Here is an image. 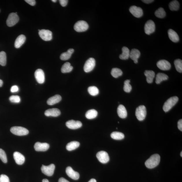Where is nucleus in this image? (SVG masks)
<instances>
[{
    "instance_id": "1",
    "label": "nucleus",
    "mask_w": 182,
    "mask_h": 182,
    "mask_svg": "<svg viewBox=\"0 0 182 182\" xmlns=\"http://www.w3.org/2000/svg\"><path fill=\"white\" fill-rule=\"evenodd\" d=\"M160 161V156L158 154L151 155L149 159L145 161V165L149 169H153L159 165Z\"/></svg>"
},
{
    "instance_id": "2",
    "label": "nucleus",
    "mask_w": 182,
    "mask_h": 182,
    "mask_svg": "<svg viewBox=\"0 0 182 182\" xmlns=\"http://www.w3.org/2000/svg\"><path fill=\"white\" fill-rule=\"evenodd\" d=\"M179 101V98L177 96L171 97L166 101L164 103L163 109L165 112H168L172 107L174 106Z\"/></svg>"
},
{
    "instance_id": "3",
    "label": "nucleus",
    "mask_w": 182,
    "mask_h": 182,
    "mask_svg": "<svg viewBox=\"0 0 182 182\" xmlns=\"http://www.w3.org/2000/svg\"><path fill=\"white\" fill-rule=\"evenodd\" d=\"M135 116L139 121H143L145 119L146 115V109L144 105L138 107L135 110Z\"/></svg>"
},
{
    "instance_id": "4",
    "label": "nucleus",
    "mask_w": 182,
    "mask_h": 182,
    "mask_svg": "<svg viewBox=\"0 0 182 182\" xmlns=\"http://www.w3.org/2000/svg\"><path fill=\"white\" fill-rule=\"evenodd\" d=\"M10 131L13 134L19 136L26 135L29 133L27 129L21 127H11Z\"/></svg>"
},
{
    "instance_id": "5",
    "label": "nucleus",
    "mask_w": 182,
    "mask_h": 182,
    "mask_svg": "<svg viewBox=\"0 0 182 182\" xmlns=\"http://www.w3.org/2000/svg\"><path fill=\"white\" fill-rule=\"evenodd\" d=\"M89 26L88 23L84 21H79L77 22L74 26V29L78 32H82L86 31Z\"/></svg>"
},
{
    "instance_id": "6",
    "label": "nucleus",
    "mask_w": 182,
    "mask_h": 182,
    "mask_svg": "<svg viewBox=\"0 0 182 182\" xmlns=\"http://www.w3.org/2000/svg\"><path fill=\"white\" fill-rule=\"evenodd\" d=\"M38 34L40 38L44 41H50L52 38V33L48 30H38Z\"/></svg>"
},
{
    "instance_id": "7",
    "label": "nucleus",
    "mask_w": 182,
    "mask_h": 182,
    "mask_svg": "<svg viewBox=\"0 0 182 182\" xmlns=\"http://www.w3.org/2000/svg\"><path fill=\"white\" fill-rule=\"evenodd\" d=\"M19 20L17 14L12 13L9 14L7 20V24L9 27H12L17 24Z\"/></svg>"
},
{
    "instance_id": "8",
    "label": "nucleus",
    "mask_w": 182,
    "mask_h": 182,
    "mask_svg": "<svg viewBox=\"0 0 182 182\" xmlns=\"http://www.w3.org/2000/svg\"><path fill=\"white\" fill-rule=\"evenodd\" d=\"M155 29V24L152 20H149L146 23L144 26V30L146 34L148 35L153 33Z\"/></svg>"
},
{
    "instance_id": "9",
    "label": "nucleus",
    "mask_w": 182,
    "mask_h": 182,
    "mask_svg": "<svg viewBox=\"0 0 182 182\" xmlns=\"http://www.w3.org/2000/svg\"><path fill=\"white\" fill-rule=\"evenodd\" d=\"M55 166L53 164H51L48 166L42 165L41 167V171L44 174L50 177L53 174Z\"/></svg>"
},
{
    "instance_id": "10",
    "label": "nucleus",
    "mask_w": 182,
    "mask_h": 182,
    "mask_svg": "<svg viewBox=\"0 0 182 182\" xmlns=\"http://www.w3.org/2000/svg\"><path fill=\"white\" fill-rule=\"evenodd\" d=\"M96 65V61L94 59L90 58L87 60L84 64V70L86 73L90 72L94 69Z\"/></svg>"
},
{
    "instance_id": "11",
    "label": "nucleus",
    "mask_w": 182,
    "mask_h": 182,
    "mask_svg": "<svg viewBox=\"0 0 182 182\" xmlns=\"http://www.w3.org/2000/svg\"><path fill=\"white\" fill-rule=\"evenodd\" d=\"M96 157L98 160L103 164H106L108 162L110 158L108 153L106 151H101L97 153Z\"/></svg>"
},
{
    "instance_id": "12",
    "label": "nucleus",
    "mask_w": 182,
    "mask_h": 182,
    "mask_svg": "<svg viewBox=\"0 0 182 182\" xmlns=\"http://www.w3.org/2000/svg\"><path fill=\"white\" fill-rule=\"evenodd\" d=\"M129 11L134 17L139 18L143 15V11L140 7H137L136 6H131L129 9Z\"/></svg>"
},
{
    "instance_id": "13",
    "label": "nucleus",
    "mask_w": 182,
    "mask_h": 182,
    "mask_svg": "<svg viewBox=\"0 0 182 182\" xmlns=\"http://www.w3.org/2000/svg\"><path fill=\"white\" fill-rule=\"evenodd\" d=\"M34 76L36 81L39 83H43L45 81V76L43 70L41 69H38L34 73Z\"/></svg>"
},
{
    "instance_id": "14",
    "label": "nucleus",
    "mask_w": 182,
    "mask_h": 182,
    "mask_svg": "<svg viewBox=\"0 0 182 182\" xmlns=\"http://www.w3.org/2000/svg\"><path fill=\"white\" fill-rule=\"evenodd\" d=\"M157 65L158 68L163 70H169L171 68L170 63L165 60L159 61L157 63Z\"/></svg>"
},
{
    "instance_id": "15",
    "label": "nucleus",
    "mask_w": 182,
    "mask_h": 182,
    "mask_svg": "<svg viewBox=\"0 0 182 182\" xmlns=\"http://www.w3.org/2000/svg\"><path fill=\"white\" fill-rule=\"evenodd\" d=\"M82 123L79 121L73 120H68L66 123V125L68 128L75 129L80 128L82 126Z\"/></svg>"
},
{
    "instance_id": "16",
    "label": "nucleus",
    "mask_w": 182,
    "mask_h": 182,
    "mask_svg": "<svg viewBox=\"0 0 182 182\" xmlns=\"http://www.w3.org/2000/svg\"><path fill=\"white\" fill-rule=\"evenodd\" d=\"M49 145L46 143L36 142L34 145V148L36 151H45L49 148Z\"/></svg>"
},
{
    "instance_id": "17",
    "label": "nucleus",
    "mask_w": 182,
    "mask_h": 182,
    "mask_svg": "<svg viewBox=\"0 0 182 182\" xmlns=\"http://www.w3.org/2000/svg\"><path fill=\"white\" fill-rule=\"evenodd\" d=\"M66 173L69 177L74 180H78L80 177L79 174L75 171L70 167H68L66 169Z\"/></svg>"
},
{
    "instance_id": "18",
    "label": "nucleus",
    "mask_w": 182,
    "mask_h": 182,
    "mask_svg": "<svg viewBox=\"0 0 182 182\" xmlns=\"http://www.w3.org/2000/svg\"><path fill=\"white\" fill-rule=\"evenodd\" d=\"M140 52L136 49L131 50L129 54V57L133 60L135 64L138 63V59L140 56Z\"/></svg>"
},
{
    "instance_id": "19",
    "label": "nucleus",
    "mask_w": 182,
    "mask_h": 182,
    "mask_svg": "<svg viewBox=\"0 0 182 182\" xmlns=\"http://www.w3.org/2000/svg\"><path fill=\"white\" fill-rule=\"evenodd\" d=\"M14 159L18 165L23 164L25 161V158L24 155L18 152H15L13 154Z\"/></svg>"
},
{
    "instance_id": "20",
    "label": "nucleus",
    "mask_w": 182,
    "mask_h": 182,
    "mask_svg": "<svg viewBox=\"0 0 182 182\" xmlns=\"http://www.w3.org/2000/svg\"><path fill=\"white\" fill-rule=\"evenodd\" d=\"M61 114L60 111L58 109L52 108L48 109L44 112V115L47 116L56 117L59 116Z\"/></svg>"
},
{
    "instance_id": "21",
    "label": "nucleus",
    "mask_w": 182,
    "mask_h": 182,
    "mask_svg": "<svg viewBox=\"0 0 182 182\" xmlns=\"http://www.w3.org/2000/svg\"><path fill=\"white\" fill-rule=\"evenodd\" d=\"M118 116L121 118H126L127 116V112L125 107L122 105H119L117 110Z\"/></svg>"
},
{
    "instance_id": "22",
    "label": "nucleus",
    "mask_w": 182,
    "mask_h": 182,
    "mask_svg": "<svg viewBox=\"0 0 182 182\" xmlns=\"http://www.w3.org/2000/svg\"><path fill=\"white\" fill-rule=\"evenodd\" d=\"M169 37L172 41L177 42L179 41V38L178 34L175 31L172 29H170L168 31Z\"/></svg>"
},
{
    "instance_id": "23",
    "label": "nucleus",
    "mask_w": 182,
    "mask_h": 182,
    "mask_svg": "<svg viewBox=\"0 0 182 182\" xmlns=\"http://www.w3.org/2000/svg\"><path fill=\"white\" fill-rule=\"evenodd\" d=\"M62 100V97L60 95H55L48 99L47 104L49 105H53L60 102Z\"/></svg>"
},
{
    "instance_id": "24",
    "label": "nucleus",
    "mask_w": 182,
    "mask_h": 182,
    "mask_svg": "<svg viewBox=\"0 0 182 182\" xmlns=\"http://www.w3.org/2000/svg\"><path fill=\"white\" fill-rule=\"evenodd\" d=\"M26 40L25 36L21 34L18 36L15 42V47L16 48H19L25 42Z\"/></svg>"
},
{
    "instance_id": "25",
    "label": "nucleus",
    "mask_w": 182,
    "mask_h": 182,
    "mask_svg": "<svg viewBox=\"0 0 182 182\" xmlns=\"http://www.w3.org/2000/svg\"><path fill=\"white\" fill-rule=\"evenodd\" d=\"M144 75L146 77L147 82L148 83H151L153 81L155 78V74L153 70H146L144 72Z\"/></svg>"
},
{
    "instance_id": "26",
    "label": "nucleus",
    "mask_w": 182,
    "mask_h": 182,
    "mask_svg": "<svg viewBox=\"0 0 182 182\" xmlns=\"http://www.w3.org/2000/svg\"><path fill=\"white\" fill-rule=\"evenodd\" d=\"M74 51V50L73 49H70L67 51L63 53L60 55V59L62 60H66L69 59Z\"/></svg>"
},
{
    "instance_id": "27",
    "label": "nucleus",
    "mask_w": 182,
    "mask_h": 182,
    "mask_svg": "<svg viewBox=\"0 0 182 182\" xmlns=\"http://www.w3.org/2000/svg\"><path fill=\"white\" fill-rule=\"evenodd\" d=\"M122 53L119 55V58L122 60H127L129 57L130 51L126 47H123L122 49Z\"/></svg>"
},
{
    "instance_id": "28",
    "label": "nucleus",
    "mask_w": 182,
    "mask_h": 182,
    "mask_svg": "<svg viewBox=\"0 0 182 182\" xmlns=\"http://www.w3.org/2000/svg\"><path fill=\"white\" fill-rule=\"evenodd\" d=\"M168 79V76L167 75L163 73H159L157 75L155 82L157 84H159L163 81L166 80Z\"/></svg>"
},
{
    "instance_id": "29",
    "label": "nucleus",
    "mask_w": 182,
    "mask_h": 182,
    "mask_svg": "<svg viewBox=\"0 0 182 182\" xmlns=\"http://www.w3.org/2000/svg\"><path fill=\"white\" fill-rule=\"evenodd\" d=\"M80 144L77 141L71 142L68 143L66 146V149L68 151H72L76 149L79 146Z\"/></svg>"
},
{
    "instance_id": "30",
    "label": "nucleus",
    "mask_w": 182,
    "mask_h": 182,
    "mask_svg": "<svg viewBox=\"0 0 182 182\" xmlns=\"http://www.w3.org/2000/svg\"><path fill=\"white\" fill-rule=\"evenodd\" d=\"M73 69V67L71 66L70 63L66 62L63 64L61 68V71L63 73H69Z\"/></svg>"
},
{
    "instance_id": "31",
    "label": "nucleus",
    "mask_w": 182,
    "mask_h": 182,
    "mask_svg": "<svg viewBox=\"0 0 182 182\" xmlns=\"http://www.w3.org/2000/svg\"><path fill=\"white\" fill-rule=\"evenodd\" d=\"M98 112L94 109H91L87 111L86 114V116L88 119H94L97 116Z\"/></svg>"
},
{
    "instance_id": "32",
    "label": "nucleus",
    "mask_w": 182,
    "mask_h": 182,
    "mask_svg": "<svg viewBox=\"0 0 182 182\" xmlns=\"http://www.w3.org/2000/svg\"><path fill=\"white\" fill-rule=\"evenodd\" d=\"M111 137L112 139L116 140H121L124 138L125 135L122 133L114 131L111 133Z\"/></svg>"
},
{
    "instance_id": "33",
    "label": "nucleus",
    "mask_w": 182,
    "mask_h": 182,
    "mask_svg": "<svg viewBox=\"0 0 182 182\" xmlns=\"http://www.w3.org/2000/svg\"><path fill=\"white\" fill-rule=\"evenodd\" d=\"M179 3L177 1H173L169 4V8L172 11H177L179 10Z\"/></svg>"
},
{
    "instance_id": "34",
    "label": "nucleus",
    "mask_w": 182,
    "mask_h": 182,
    "mask_svg": "<svg viewBox=\"0 0 182 182\" xmlns=\"http://www.w3.org/2000/svg\"><path fill=\"white\" fill-rule=\"evenodd\" d=\"M123 73L120 69L114 68L112 69L111 72V74L115 78H117L122 75Z\"/></svg>"
},
{
    "instance_id": "35",
    "label": "nucleus",
    "mask_w": 182,
    "mask_h": 182,
    "mask_svg": "<svg viewBox=\"0 0 182 182\" xmlns=\"http://www.w3.org/2000/svg\"><path fill=\"white\" fill-rule=\"evenodd\" d=\"M155 15L157 18H163L166 16V12L162 8H160L155 12Z\"/></svg>"
},
{
    "instance_id": "36",
    "label": "nucleus",
    "mask_w": 182,
    "mask_h": 182,
    "mask_svg": "<svg viewBox=\"0 0 182 182\" xmlns=\"http://www.w3.org/2000/svg\"><path fill=\"white\" fill-rule=\"evenodd\" d=\"M88 91L89 94L93 96H96L99 94V89L97 87L94 86L89 87Z\"/></svg>"
},
{
    "instance_id": "37",
    "label": "nucleus",
    "mask_w": 182,
    "mask_h": 182,
    "mask_svg": "<svg viewBox=\"0 0 182 182\" xmlns=\"http://www.w3.org/2000/svg\"><path fill=\"white\" fill-rule=\"evenodd\" d=\"M7 63V56L5 52H0V65L3 66H5Z\"/></svg>"
},
{
    "instance_id": "38",
    "label": "nucleus",
    "mask_w": 182,
    "mask_h": 182,
    "mask_svg": "<svg viewBox=\"0 0 182 182\" xmlns=\"http://www.w3.org/2000/svg\"><path fill=\"white\" fill-rule=\"evenodd\" d=\"M175 68L177 72L182 73V61L180 59L176 60L174 62Z\"/></svg>"
},
{
    "instance_id": "39",
    "label": "nucleus",
    "mask_w": 182,
    "mask_h": 182,
    "mask_svg": "<svg viewBox=\"0 0 182 182\" xmlns=\"http://www.w3.org/2000/svg\"><path fill=\"white\" fill-rule=\"evenodd\" d=\"M130 81L129 80H127L125 81L124 87H123V90L125 92L129 93L131 92L132 90V87L129 83Z\"/></svg>"
},
{
    "instance_id": "40",
    "label": "nucleus",
    "mask_w": 182,
    "mask_h": 182,
    "mask_svg": "<svg viewBox=\"0 0 182 182\" xmlns=\"http://www.w3.org/2000/svg\"><path fill=\"white\" fill-rule=\"evenodd\" d=\"M0 159L4 163L7 162V159L6 153L3 149L0 148Z\"/></svg>"
},
{
    "instance_id": "41",
    "label": "nucleus",
    "mask_w": 182,
    "mask_h": 182,
    "mask_svg": "<svg viewBox=\"0 0 182 182\" xmlns=\"http://www.w3.org/2000/svg\"><path fill=\"white\" fill-rule=\"evenodd\" d=\"M9 100L12 103H18L20 102L21 99L19 96H12L10 97Z\"/></svg>"
},
{
    "instance_id": "42",
    "label": "nucleus",
    "mask_w": 182,
    "mask_h": 182,
    "mask_svg": "<svg viewBox=\"0 0 182 182\" xmlns=\"http://www.w3.org/2000/svg\"><path fill=\"white\" fill-rule=\"evenodd\" d=\"M0 182H10L9 177L5 175L0 176Z\"/></svg>"
},
{
    "instance_id": "43",
    "label": "nucleus",
    "mask_w": 182,
    "mask_h": 182,
    "mask_svg": "<svg viewBox=\"0 0 182 182\" xmlns=\"http://www.w3.org/2000/svg\"><path fill=\"white\" fill-rule=\"evenodd\" d=\"M19 90V88L17 86H14L11 87V92L12 93L17 92Z\"/></svg>"
},
{
    "instance_id": "44",
    "label": "nucleus",
    "mask_w": 182,
    "mask_h": 182,
    "mask_svg": "<svg viewBox=\"0 0 182 182\" xmlns=\"http://www.w3.org/2000/svg\"><path fill=\"white\" fill-rule=\"evenodd\" d=\"M59 1L61 5L63 7H65L67 5L68 1L67 0H60Z\"/></svg>"
},
{
    "instance_id": "45",
    "label": "nucleus",
    "mask_w": 182,
    "mask_h": 182,
    "mask_svg": "<svg viewBox=\"0 0 182 182\" xmlns=\"http://www.w3.org/2000/svg\"><path fill=\"white\" fill-rule=\"evenodd\" d=\"M25 1L32 6L35 5L36 3V1L34 0H25Z\"/></svg>"
},
{
    "instance_id": "46",
    "label": "nucleus",
    "mask_w": 182,
    "mask_h": 182,
    "mask_svg": "<svg viewBox=\"0 0 182 182\" xmlns=\"http://www.w3.org/2000/svg\"><path fill=\"white\" fill-rule=\"evenodd\" d=\"M178 128L179 130L182 131V120L180 119L178 122Z\"/></svg>"
},
{
    "instance_id": "47",
    "label": "nucleus",
    "mask_w": 182,
    "mask_h": 182,
    "mask_svg": "<svg viewBox=\"0 0 182 182\" xmlns=\"http://www.w3.org/2000/svg\"><path fill=\"white\" fill-rule=\"evenodd\" d=\"M58 182H70L68 181V180H66V179H65L63 177H61L59 179Z\"/></svg>"
},
{
    "instance_id": "48",
    "label": "nucleus",
    "mask_w": 182,
    "mask_h": 182,
    "mask_svg": "<svg viewBox=\"0 0 182 182\" xmlns=\"http://www.w3.org/2000/svg\"><path fill=\"white\" fill-rule=\"evenodd\" d=\"M142 1L145 3L149 4L152 3L154 1L153 0H143V1Z\"/></svg>"
},
{
    "instance_id": "49",
    "label": "nucleus",
    "mask_w": 182,
    "mask_h": 182,
    "mask_svg": "<svg viewBox=\"0 0 182 182\" xmlns=\"http://www.w3.org/2000/svg\"><path fill=\"white\" fill-rule=\"evenodd\" d=\"M88 182H96V180L94 179H92Z\"/></svg>"
},
{
    "instance_id": "50",
    "label": "nucleus",
    "mask_w": 182,
    "mask_h": 182,
    "mask_svg": "<svg viewBox=\"0 0 182 182\" xmlns=\"http://www.w3.org/2000/svg\"><path fill=\"white\" fill-rule=\"evenodd\" d=\"M3 81L1 80L0 79V88L2 86H3Z\"/></svg>"
},
{
    "instance_id": "51",
    "label": "nucleus",
    "mask_w": 182,
    "mask_h": 182,
    "mask_svg": "<svg viewBox=\"0 0 182 182\" xmlns=\"http://www.w3.org/2000/svg\"><path fill=\"white\" fill-rule=\"evenodd\" d=\"M42 182H49L47 179H44L42 180Z\"/></svg>"
},
{
    "instance_id": "52",
    "label": "nucleus",
    "mask_w": 182,
    "mask_h": 182,
    "mask_svg": "<svg viewBox=\"0 0 182 182\" xmlns=\"http://www.w3.org/2000/svg\"><path fill=\"white\" fill-rule=\"evenodd\" d=\"M52 1L54 2V3H56V2L57 1L56 0H52Z\"/></svg>"
},
{
    "instance_id": "53",
    "label": "nucleus",
    "mask_w": 182,
    "mask_h": 182,
    "mask_svg": "<svg viewBox=\"0 0 182 182\" xmlns=\"http://www.w3.org/2000/svg\"><path fill=\"white\" fill-rule=\"evenodd\" d=\"M181 157H182V151H181Z\"/></svg>"
}]
</instances>
